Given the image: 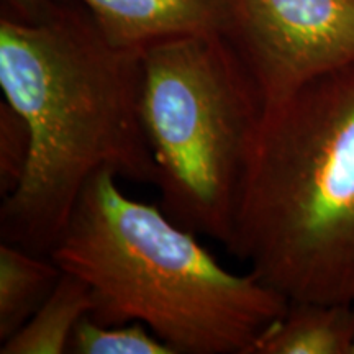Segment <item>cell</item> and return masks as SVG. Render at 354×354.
<instances>
[{
	"label": "cell",
	"instance_id": "6da1fadb",
	"mask_svg": "<svg viewBox=\"0 0 354 354\" xmlns=\"http://www.w3.org/2000/svg\"><path fill=\"white\" fill-rule=\"evenodd\" d=\"M141 56L110 43L81 0H55L35 25L0 19V87L30 133L25 172L0 210L3 243L50 256L102 169L154 185Z\"/></svg>",
	"mask_w": 354,
	"mask_h": 354
},
{
	"label": "cell",
	"instance_id": "7a4b0ae2",
	"mask_svg": "<svg viewBox=\"0 0 354 354\" xmlns=\"http://www.w3.org/2000/svg\"><path fill=\"white\" fill-rule=\"evenodd\" d=\"M118 176L88 179L50 258L92 294V320L140 322L174 354H253L290 300L234 274L159 205L123 194Z\"/></svg>",
	"mask_w": 354,
	"mask_h": 354
},
{
	"label": "cell",
	"instance_id": "3957f363",
	"mask_svg": "<svg viewBox=\"0 0 354 354\" xmlns=\"http://www.w3.org/2000/svg\"><path fill=\"white\" fill-rule=\"evenodd\" d=\"M225 250L289 300L354 304V63L264 110Z\"/></svg>",
	"mask_w": 354,
	"mask_h": 354
},
{
	"label": "cell",
	"instance_id": "277c9868",
	"mask_svg": "<svg viewBox=\"0 0 354 354\" xmlns=\"http://www.w3.org/2000/svg\"><path fill=\"white\" fill-rule=\"evenodd\" d=\"M141 66V120L159 207L227 246L263 122L259 88L223 35L156 43Z\"/></svg>",
	"mask_w": 354,
	"mask_h": 354
},
{
	"label": "cell",
	"instance_id": "5b68a950",
	"mask_svg": "<svg viewBox=\"0 0 354 354\" xmlns=\"http://www.w3.org/2000/svg\"><path fill=\"white\" fill-rule=\"evenodd\" d=\"M227 38L266 110L312 79L354 63V0H233Z\"/></svg>",
	"mask_w": 354,
	"mask_h": 354
},
{
	"label": "cell",
	"instance_id": "8992f818",
	"mask_svg": "<svg viewBox=\"0 0 354 354\" xmlns=\"http://www.w3.org/2000/svg\"><path fill=\"white\" fill-rule=\"evenodd\" d=\"M115 46L145 51L167 39L223 35L233 24V0H81Z\"/></svg>",
	"mask_w": 354,
	"mask_h": 354
},
{
	"label": "cell",
	"instance_id": "52a82bcc",
	"mask_svg": "<svg viewBox=\"0 0 354 354\" xmlns=\"http://www.w3.org/2000/svg\"><path fill=\"white\" fill-rule=\"evenodd\" d=\"M354 304L290 300L266 328L253 354H351Z\"/></svg>",
	"mask_w": 354,
	"mask_h": 354
},
{
	"label": "cell",
	"instance_id": "ba28073f",
	"mask_svg": "<svg viewBox=\"0 0 354 354\" xmlns=\"http://www.w3.org/2000/svg\"><path fill=\"white\" fill-rule=\"evenodd\" d=\"M92 294L74 274H61L59 281L33 317L10 338L2 342L0 354H63L79 322L92 312Z\"/></svg>",
	"mask_w": 354,
	"mask_h": 354
},
{
	"label": "cell",
	"instance_id": "9c48e42d",
	"mask_svg": "<svg viewBox=\"0 0 354 354\" xmlns=\"http://www.w3.org/2000/svg\"><path fill=\"white\" fill-rule=\"evenodd\" d=\"M63 269L50 256L0 245V339L6 342L41 307Z\"/></svg>",
	"mask_w": 354,
	"mask_h": 354
},
{
	"label": "cell",
	"instance_id": "30bf717a",
	"mask_svg": "<svg viewBox=\"0 0 354 354\" xmlns=\"http://www.w3.org/2000/svg\"><path fill=\"white\" fill-rule=\"evenodd\" d=\"M74 354H174L165 342L140 322L104 325L82 318L74 330L69 351Z\"/></svg>",
	"mask_w": 354,
	"mask_h": 354
},
{
	"label": "cell",
	"instance_id": "8fae6325",
	"mask_svg": "<svg viewBox=\"0 0 354 354\" xmlns=\"http://www.w3.org/2000/svg\"><path fill=\"white\" fill-rule=\"evenodd\" d=\"M30 151V133L24 118L6 100L0 104V187L8 196L20 183Z\"/></svg>",
	"mask_w": 354,
	"mask_h": 354
},
{
	"label": "cell",
	"instance_id": "7c38bea8",
	"mask_svg": "<svg viewBox=\"0 0 354 354\" xmlns=\"http://www.w3.org/2000/svg\"><path fill=\"white\" fill-rule=\"evenodd\" d=\"M53 7L55 0H2V17L35 25L46 19Z\"/></svg>",
	"mask_w": 354,
	"mask_h": 354
},
{
	"label": "cell",
	"instance_id": "4fadbf2b",
	"mask_svg": "<svg viewBox=\"0 0 354 354\" xmlns=\"http://www.w3.org/2000/svg\"><path fill=\"white\" fill-rule=\"evenodd\" d=\"M351 354H354V343H353V349H351Z\"/></svg>",
	"mask_w": 354,
	"mask_h": 354
}]
</instances>
